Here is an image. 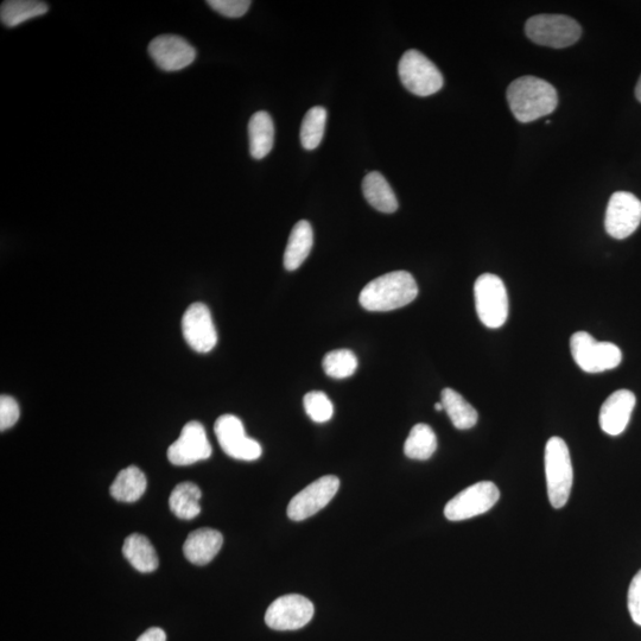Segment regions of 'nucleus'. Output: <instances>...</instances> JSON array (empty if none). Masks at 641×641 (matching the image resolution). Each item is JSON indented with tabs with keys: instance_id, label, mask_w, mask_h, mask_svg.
Returning a JSON list of instances; mask_svg holds the SVG:
<instances>
[{
	"instance_id": "nucleus-19",
	"label": "nucleus",
	"mask_w": 641,
	"mask_h": 641,
	"mask_svg": "<svg viewBox=\"0 0 641 641\" xmlns=\"http://www.w3.org/2000/svg\"><path fill=\"white\" fill-rule=\"evenodd\" d=\"M250 152L256 160H263L274 148L275 125L268 112L253 114L249 123Z\"/></svg>"
},
{
	"instance_id": "nucleus-30",
	"label": "nucleus",
	"mask_w": 641,
	"mask_h": 641,
	"mask_svg": "<svg viewBox=\"0 0 641 641\" xmlns=\"http://www.w3.org/2000/svg\"><path fill=\"white\" fill-rule=\"evenodd\" d=\"M207 4L220 15L228 18L243 17L251 6L249 0H209Z\"/></svg>"
},
{
	"instance_id": "nucleus-2",
	"label": "nucleus",
	"mask_w": 641,
	"mask_h": 641,
	"mask_svg": "<svg viewBox=\"0 0 641 641\" xmlns=\"http://www.w3.org/2000/svg\"><path fill=\"white\" fill-rule=\"evenodd\" d=\"M417 296L415 278L406 271H393L368 283L359 302L368 312H391L408 306Z\"/></svg>"
},
{
	"instance_id": "nucleus-32",
	"label": "nucleus",
	"mask_w": 641,
	"mask_h": 641,
	"mask_svg": "<svg viewBox=\"0 0 641 641\" xmlns=\"http://www.w3.org/2000/svg\"><path fill=\"white\" fill-rule=\"evenodd\" d=\"M627 605L632 620L641 626V569L633 577L630 589H628Z\"/></svg>"
},
{
	"instance_id": "nucleus-28",
	"label": "nucleus",
	"mask_w": 641,
	"mask_h": 641,
	"mask_svg": "<svg viewBox=\"0 0 641 641\" xmlns=\"http://www.w3.org/2000/svg\"><path fill=\"white\" fill-rule=\"evenodd\" d=\"M323 370L327 376L335 379L352 377L358 368V358L349 349H336L323 359Z\"/></svg>"
},
{
	"instance_id": "nucleus-31",
	"label": "nucleus",
	"mask_w": 641,
	"mask_h": 641,
	"mask_svg": "<svg viewBox=\"0 0 641 641\" xmlns=\"http://www.w3.org/2000/svg\"><path fill=\"white\" fill-rule=\"evenodd\" d=\"M19 411L18 403L10 396L0 397V430H8L18 422Z\"/></svg>"
},
{
	"instance_id": "nucleus-26",
	"label": "nucleus",
	"mask_w": 641,
	"mask_h": 641,
	"mask_svg": "<svg viewBox=\"0 0 641 641\" xmlns=\"http://www.w3.org/2000/svg\"><path fill=\"white\" fill-rule=\"evenodd\" d=\"M437 449L435 431L428 424H416L411 429L404 444V453L411 460L425 461L433 456Z\"/></svg>"
},
{
	"instance_id": "nucleus-33",
	"label": "nucleus",
	"mask_w": 641,
	"mask_h": 641,
	"mask_svg": "<svg viewBox=\"0 0 641 641\" xmlns=\"http://www.w3.org/2000/svg\"><path fill=\"white\" fill-rule=\"evenodd\" d=\"M137 641H167V634L162 628L152 627L147 632H144Z\"/></svg>"
},
{
	"instance_id": "nucleus-11",
	"label": "nucleus",
	"mask_w": 641,
	"mask_h": 641,
	"mask_svg": "<svg viewBox=\"0 0 641 641\" xmlns=\"http://www.w3.org/2000/svg\"><path fill=\"white\" fill-rule=\"evenodd\" d=\"M340 488V480L335 475L317 479L291 499L288 517L294 522H302L325 509Z\"/></svg>"
},
{
	"instance_id": "nucleus-3",
	"label": "nucleus",
	"mask_w": 641,
	"mask_h": 641,
	"mask_svg": "<svg viewBox=\"0 0 641 641\" xmlns=\"http://www.w3.org/2000/svg\"><path fill=\"white\" fill-rule=\"evenodd\" d=\"M544 461L550 503L554 509H562L568 503L574 473L569 448L561 437H551L548 441Z\"/></svg>"
},
{
	"instance_id": "nucleus-12",
	"label": "nucleus",
	"mask_w": 641,
	"mask_h": 641,
	"mask_svg": "<svg viewBox=\"0 0 641 641\" xmlns=\"http://www.w3.org/2000/svg\"><path fill=\"white\" fill-rule=\"evenodd\" d=\"M641 224V201L636 195L618 192L608 202L605 227L614 239H626L638 230Z\"/></svg>"
},
{
	"instance_id": "nucleus-24",
	"label": "nucleus",
	"mask_w": 641,
	"mask_h": 641,
	"mask_svg": "<svg viewBox=\"0 0 641 641\" xmlns=\"http://www.w3.org/2000/svg\"><path fill=\"white\" fill-rule=\"evenodd\" d=\"M441 403L456 429H472L478 423L477 410L459 392L447 387L441 393Z\"/></svg>"
},
{
	"instance_id": "nucleus-35",
	"label": "nucleus",
	"mask_w": 641,
	"mask_h": 641,
	"mask_svg": "<svg viewBox=\"0 0 641 641\" xmlns=\"http://www.w3.org/2000/svg\"><path fill=\"white\" fill-rule=\"evenodd\" d=\"M435 410H436V411H442V410H444V409H443V404H442L441 402H440V403H436V404H435Z\"/></svg>"
},
{
	"instance_id": "nucleus-16",
	"label": "nucleus",
	"mask_w": 641,
	"mask_h": 641,
	"mask_svg": "<svg viewBox=\"0 0 641 641\" xmlns=\"http://www.w3.org/2000/svg\"><path fill=\"white\" fill-rule=\"evenodd\" d=\"M636 403L637 398L631 391L619 390L612 393L601 406L599 422L602 431L611 436L623 434L630 423Z\"/></svg>"
},
{
	"instance_id": "nucleus-22",
	"label": "nucleus",
	"mask_w": 641,
	"mask_h": 641,
	"mask_svg": "<svg viewBox=\"0 0 641 641\" xmlns=\"http://www.w3.org/2000/svg\"><path fill=\"white\" fill-rule=\"evenodd\" d=\"M148 480L136 466H130L119 472L110 488L112 497L123 503H135L147 491Z\"/></svg>"
},
{
	"instance_id": "nucleus-8",
	"label": "nucleus",
	"mask_w": 641,
	"mask_h": 641,
	"mask_svg": "<svg viewBox=\"0 0 641 641\" xmlns=\"http://www.w3.org/2000/svg\"><path fill=\"white\" fill-rule=\"evenodd\" d=\"M499 498V488L493 482L481 481L450 500L444 509V516L450 522L471 519L490 511Z\"/></svg>"
},
{
	"instance_id": "nucleus-9",
	"label": "nucleus",
	"mask_w": 641,
	"mask_h": 641,
	"mask_svg": "<svg viewBox=\"0 0 641 641\" xmlns=\"http://www.w3.org/2000/svg\"><path fill=\"white\" fill-rule=\"evenodd\" d=\"M314 612L313 602L304 596L284 595L272 602L265 623L275 631H296L312 621Z\"/></svg>"
},
{
	"instance_id": "nucleus-15",
	"label": "nucleus",
	"mask_w": 641,
	"mask_h": 641,
	"mask_svg": "<svg viewBox=\"0 0 641 641\" xmlns=\"http://www.w3.org/2000/svg\"><path fill=\"white\" fill-rule=\"evenodd\" d=\"M149 54L156 65L165 72H179L192 65L196 50L183 37L161 35L152 40Z\"/></svg>"
},
{
	"instance_id": "nucleus-20",
	"label": "nucleus",
	"mask_w": 641,
	"mask_h": 641,
	"mask_svg": "<svg viewBox=\"0 0 641 641\" xmlns=\"http://www.w3.org/2000/svg\"><path fill=\"white\" fill-rule=\"evenodd\" d=\"M363 192L367 202L377 211L386 214L397 211L398 200L396 194L393 192L389 182L378 171H372V173L366 175L363 181Z\"/></svg>"
},
{
	"instance_id": "nucleus-6",
	"label": "nucleus",
	"mask_w": 641,
	"mask_h": 641,
	"mask_svg": "<svg viewBox=\"0 0 641 641\" xmlns=\"http://www.w3.org/2000/svg\"><path fill=\"white\" fill-rule=\"evenodd\" d=\"M570 349L577 366L587 373L614 370L623 360V353L617 345L596 341L587 332L571 336Z\"/></svg>"
},
{
	"instance_id": "nucleus-23",
	"label": "nucleus",
	"mask_w": 641,
	"mask_h": 641,
	"mask_svg": "<svg viewBox=\"0 0 641 641\" xmlns=\"http://www.w3.org/2000/svg\"><path fill=\"white\" fill-rule=\"evenodd\" d=\"M202 493L193 482H181L170 494L169 507L177 518L192 520L201 512Z\"/></svg>"
},
{
	"instance_id": "nucleus-34",
	"label": "nucleus",
	"mask_w": 641,
	"mask_h": 641,
	"mask_svg": "<svg viewBox=\"0 0 641 641\" xmlns=\"http://www.w3.org/2000/svg\"><path fill=\"white\" fill-rule=\"evenodd\" d=\"M636 97L641 103V76L636 87Z\"/></svg>"
},
{
	"instance_id": "nucleus-17",
	"label": "nucleus",
	"mask_w": 641,
	"mask_h": 641,
	"mask_svg": "<svg viewBox=\"0 0 641 641\" xmlns=\"http://www.w3.org/2000/svg\"><path fill=\"white\" fill-rule=\"evenodd\" d=\"M222 544H224V537L218 530L208 528L195 530L184 542L183 554L195 566H206L219 554Z\"/></svg>"
},
{
	"instance_id": "nucleus-4",
	"label": "nucleus",
	"mask_w": 641,
	"mask_h": 641,
	"mask_svg": "<svg viewBox=\"0 0 641 641\" xmlns=\"http://www.w3.org/2000/svg\"><path fill=\"white\" fill-rule=\"evenodd\" d=\"M525 33L539 46L562 49L580 40L582 28L568 16L537 15L526 22Z\"/></svg>"
},
{
	"instance_id": "nucleus-14",
	"label": "nucleus",
	"mask_w": 641,
	"mask_h": 641,
	"mask_svg": "<svg viewBox=\"0 0 641 641\" xmlns=\"http://www.w3.org/2000/svg\"><path fill=\"white\" fill-rule=\"evenodd\" d=\"M182 333L187 344L198 353H208L218 344L211 310L203 303L190 306L182 319Z\"/></svg>"
},
{
	"instance_id": "nucleus-18",
	"label": "nucleus",
	"mask_w": 641,
	"mask_h": 641,
	"mask_svg": "<svg viewBox=\"0 0 641 641\" xmlns=\"http://www.w3.org/2000/svg\"><path fill=\"white\" fill-rule=\"evenodd\" d=\"M314 232L310 222L298 221L290 233L287 249L284 253V268L295 271L304 263L313 249Z\"/></svg>"
},
{
	"instance_id": "nucleus-10",
	"label": "nucleus",
	"mask_w": 641,
	"mask_h": 641,
	"mask_svg": "<svg viewBox=\"0 0 641 641\" xmlns=\"http://www.w3.org/2000/svg\"><path fill=\"white\" fill-rule=\"evenodd\" d=\"M214 431L221 449L231 458L256 461L262 456V446L246 435L244 424L237 416H220L214 424Z\"/></svg>"
},
{
	"instance_id": "nucleus-27",
	"label": "nucleus",
	"mask_w": 641,
	"mask_h": 641,
	"mask_svg": "<svg viewBox=\"0 0 641 641\" xmlns=\"http://www.w3.org/2000/svg\"><path fill=\"white\" fill-rule=\"evenodd\" d=\"M327 123V111L323 107L316 106L310 109L304 116L301 125V143L306 150H314L322 142L325 136Z\"/></svg>"
},
{
	"instance_id": "nucleus-21",
	"label": "nucleus",
	"mask_w": 641,
	"mask_h": 641,
	"mask_svg": "<svg viewBox=\"0 0 641 641\" xmlns=\"http://www.w3.org/2000/svg\"><path fill=\"white\" fill-rule=\"evenodd\" d=\"M123 554L133 568L139 573H152L158 568V556L154 545L149 539L138 533H133L125 539Z\"/></svg>"
},
{
	"instance_id": "nucleus-7",
	"label": "nucleus",
	"mask_w": 641,
	"mask_h": 641,
	"mask_svg": "<svg viewBox=\"0 0 641 641\" xmlns=\"http://www.w3.org/2000/svg\"><path fill=\"white\" fill-rule=\"evenodd\" d=\"M398 73L406 90L418 97H429L443 87L440 69L418 50L404 53L399 61Z\"/></svg>"
},
{
	"instance_id": "nucleus-13",
	"label": "nucleus",
	"mask_w": 641,
	"mask_h": 641,
	"mask_svg": "<svg viewBox=\"0 0 641 641\" xmlns=\"http://www.w3.org/2000/svg\"><path fill=\"white\" fill-rule=\"evenodd\" d=\"M212 446L200 422L184 425L179 439L168 449V459L175 466H189L211 458Z\"/></svg>"
},
{
	"instance_id": "nucleus-29",
	"label": "nucleus",
	"mask_w": 641,
	"mask_h": 641,
	"mask_svg": "<svg viewBox=\"0 0 641 641\" xmlns=\"http://www.w3.org/2000/svg\"><path fill=\"white\" fill-rule=\"evenodd\" d=\"M304 410L315 423H326L332 420L334 406L325 392L312 391L303 399Z\"/></svg>"
},
{
	"instance_id": "nucleus-25",
	"label": "nucleus",
	"mask_w": 641,
	"mask_h": 641,
	"mask_svg": "<svg viewBox=\"0 0 641 641\" xmlns=\"http://www.w3.org/2000/svg\"><path fill=\"white\" fill-rule=\"evenodd\" d=\"M48 5L36 0H8L0 6V19L5 27L15 28L30 19L46 15Z\"/></svg>"
},
{
	"instance_id": "nucleus-1",
	"label": "nucleus",
	"mask_w": 641,
	"mask_h": 641,
	"mask_svg": "<svg viewBox=\"0 0 641 641\" xmlns=\"http://www.w3.org/2000/svg\"><path fill=\"white\" fill-rule=\"evenodd\" d=\"M507 103L520 123H531L556 110L558 95L548 81L536 76H523L507 88Z\"/></svg>"
},
{
	"instance_id": "nucleus-5",
	"label": "nucleus",
	"mask_w": 641,
	"mask_h": 641,
	"mask_svg": "<svg viewBox=\"0 0 641 641\" xmlns=\"http://www.w3.org/2000/svg\"><path fill=\"white\" fill-rule=\"evenodd\" d=\"M475 307L482 325L498 329L509 317V295L505 284L493 274L481 275L474 285Z\"/></svg>"
}]
</instances>
